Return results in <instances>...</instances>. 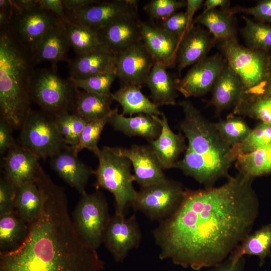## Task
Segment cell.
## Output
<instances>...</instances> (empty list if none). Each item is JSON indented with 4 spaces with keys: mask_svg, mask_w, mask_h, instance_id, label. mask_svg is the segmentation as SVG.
I'll list each match as a JSON object with an SVG mask.
<instances>
[{
    "mask_svg": "<svg viewBox=\"0 0 271 271\" xmlns=\"http://www.w3.org/2000/svg\"><path fill=\"white\" fill-rule=\"evenodd\" d=\"M253 180L238 173L219 187L186 189L177 210L153 231L159 258L195 270L227 259L258 214Z\"/></svg>",
    "mask_w": 271,
    "mask_h": 271,
    "instance_id": "6da1fadb",
    "label": "cell"
},
{
    "mask_svg": "<svg viewBox=\"0 0 271 271\" xmlns=\"http://www.w3.org/2000/svg\"><path fill=\"white\" fill-rule=\"evenodd\" d=\"M43 205L17 248L0 252V271H102L104 262L73 225L64 189L53 182L40 186Z\"/></svg>",
    "mask_w": 271,
    "mask_h": 271,
    "instance_id": "7a4b0ae2",
    "label": "cell"
},
{
    "mask_svg": "<svg viewBox=\"0 0 271 271\" xmlns=\"http://www.w3.org/2000/svg\"><path fill=\"white\" fill-rule=\"evenodd\" d=\"M184 117L179 128L187 140L183 157L175 168L205 187H213L219 179L228 178L236 161L232 147L221 138L209 121L189 100L179 102Z\"/></svg>",
    "mask_w": 271,
    "mask_h": 271,
    "instance_id": "3957f363",
    "label": "cell"
},
{
    "mask_svg": "<svg viewBox=\"0 0 271 271\" xmlns=\"http://www.w3.org/2000/svg\"><path fill=\"white\" fill-rule=\"evenodd\" d=\"M36 63L32 50L11 26L0 31L1 118L13 128H21L32 110L30 87Z\"/></svg>",
    "mask_w": 271,
    "mask_h": 271,
    "instance_id": "277c9868",
    "label": "cell"
},
{
    "mask_svg": "<svg viewBox=\"0 0 271 271\" xmlns=\"http://www.w3.org/2000/svg\"><path fill=\"white\" fill-rule=\"evenodd\" d=\"M96 157L98 166L94 171L96 188L111 193L115 201V213L125 214L137 192L133 185L134 178L130 172L131 164L114 147H103Z\"/></svg>",
    "mask_w": 271,
    "mask_h": 271,
    "instance_id": "5b68a950",
    "label": "cell"
},
{
    "mask_svg": "<svg viewBox=\"0 0 271 271\" xmlns=\"http://www.w3.org/2000/svg\"><path fill=\"white\" fill-rule=\"evenodd\" d=\"M57 66L35 70L30 87L31 100L52 117L73 112L79 91L69 78L60 76Z\"/></svg>",
    "mask_w": 271,
    "mask_h": 271,
    "instance_id": "8992f818",
    "label": "cell"
},
{
    "mask_svg": "<svg viewBox=\"0 0 271 271\" xmlns=\"http://www.w3.org/2000/svg\"><path fill=\"white\" fill-rule=\"evenodd\" d=\"M220 46L227 64L240 80L242 95L249 93L266 80L271 57L268 52L245 47L237 39L220 42Z\"/></svg>",
    "mask_w": 271,
    "mask_h": 271,
    "instance_id": "52a82bcc",
    "label": "cell"
},
{
    "mask_svg": "<svg viewBox=\"0 0 271 271\" xmlns=\"http://www.w3.org/2000/svg\"><path fill=\"white\" fill-rule=\"evenodd\" d=\"M111 217L102 193L82 194L73 213L72 221L81 239L97 249L103 243L104 234Z\"/></svg>",
    "mask_w": 271,
    "mask_h": 271,
    "instance_id": "ba28073f",
    "label": "cell"
},
{
    "mask_svg": "<svg viewBox=\"0 0 271 271\" xmlns=\"http://www.w3.org/2000/svg\"><path fill=\"white\" fill-rule=\"evenodd\" d=\"M185 189L176 181L166 180L137 191L131 206L152 221L159 222L170 217L181 205Z\"/></svg>",
    "mask_w": 271,
    "mask_h": 271,
    "instance_id": "9c48e42d",
    "label": "cell"
},
{
    "mask_svg": "<svg viewBox=\"0 0 271 271\" xmlns=\"http://www.w3.org/2000/svg\"><path fill=\"white\" fill-rule=\"evenodd\" d=\"M20 145L39 158H50L68 147L59 132L53 117L31 110L22 127Z\"/></svg>",
    "mask_w": 271,
    "mask_h": 271,
    "instance_id": "30bf717a",
    "label": "cell"
},
{
    "mask_svg": "<svg viewBox=\"0 0 271 271\" xmlns=\"http://www.w3.org/2000/svg\"><path fill=\"white\" fill-rule=\"evenodd\" d=\"M69 22L100 30L125 18L137 16L138 1H100L76 12L65 11Z\"/></svg>",
    "mask_w": 271,
    "mask_h": 271,
    "instance_id": "8fae6325",
    "label": "cell"
},
{
    "mask_svg": "<svg viewBox=\"0 0 271 271\" xmlns=\"http://www.w3.org/2000/svg\"><path fill=\"white\" fill-rule=\"evenodd\" d=\"M142 234L134 214L128 217L115 213L111 217L106 228L103 243L114 261L122 262L128 252L139 247Z\"/></svg>",
    "mask_w": 271,
    "mask_h": 271,
    "instance_id": "7c38bea8",
    "label": "cell"
},
{
    "mask_svg": "<svg viewBox=\"0 0 271 271\" xmlns=\"http://www.w3.org/2000/svg\"><path fill=\"white\" fill-rule=\"evenodd\" d=\"M226 63L219 53L206 57L193 65L183 78L175 79L176 90L186 98L205 95L212 90Z\"/></svg>",
    "mask_w": 271,
    "mask_h": 271,
    "instance_id": "4fadbf2b",
    "label": "cell"
},
{
    "mask_svg": "<svg viewBox=\"0 0 271 271\" xmlns=\"http://www.w3.org/2000/svg\"><path fill=\"white\" fill-rule=\"evenodd\" d=\"M62 21L55 14L38 6L29 10L13 12L11 27L19 39L32 51L40 39Z\"/></svg>",
    "mask_w": 271,
    "mask_h": 271,
    "instance_id": "5bb4252c",
    "label": "cell"
},
{
    "mask_svg": "<svg viewBox=\"0 0 271 271\" xmlns=\"http://www.w3.org/2000/svg\"><path fill=\"white\" fill-rule=\"evenodd\" d=\"M155 62L142 41L116 55L117 78L122 84L141 87Z\"/></svg>",
    "mask_w": 271,
    "mask_h": 271,
    "instance_id": "9a60e30c",
    "label": "cell"
},
{
    "mask_svg": "<svg viewBox=\"0 0 271 271\" xmlns=\"http://www.w3.org/2000/svg\"><path fill=\"white\" fill-rule=\"evenodd\" d=\"M116 148L119 154L130 161L133 169L134 181L141 187L168 179L150 145H133L129 148Z\"/></svg>",
    "mask_w": 271,
    "mask_h": 271,
    "instance_id": "2e32d148",
    "label": "cell"
},
{
    "mask_svg": "<svg viewBox=\"0 0 271 271\" xmlns=\"http://www.w3.org/2000/svg\"><path fill=\"white\" fill-rule=\"evenodd\" d=\"M49 163L51 168L69 186L81 195L86 193V185L95 171L82 162L70 147L51 157Z\"/></svg>",
    "mask_w": 271,
    "mask_h": 271,
    "instance_id": "e0dca14e",
    "label": "cell"
},
{
    "mask_svg": "<svg viewBox=\"0 0 271 271\" xmlns=\"http://www.w3.org/2000/svg\"><path fill=\"white\" fill-rule=\"evenodd\" d=\"M142 40L155 61L167 68L176 63L181 40L161 26L141 22Z\"/></svg>",
    "mask_w": 271,
    "mask_h": 271,
    "instance_id": "ac0fdd59",
    "label": "cell"
},
{
    "mask_svg": "<svg viewBox=\"0 0 271 271\" xmlns=\"http://www.w3.org/2000/svg\"><path fill=\"white\" fill-rule=\"evenodd\" d=\"M35 154L17 144L4 159L5 176L17 188L35 181L41 167Z\"/></svg>",
    "mask_w": 271,
    "mask_h": 271,
    "instance_id": "d6986e66",
    "label": "cell"
},
{
    "mask_svg": "<svg viewBox=\"0 0 271 271\" xmlns=\"http://www.w3.org/2000/svg\"><path fill=\"white\" fill-rule=\"evenodd\" d=\"M68 63L69 78L83 79L116 71V55L101 45L91 52L77 55Z\"/></svg>",
    "mask_w": 271,
    "mask_h": 271,
    "instance_id": "ffe728a7",
    "label": "cell"
},
{
    "mask_svg": "<svg viewBox=\"0 0 271 271\" xmlns=\"http://www.w3.org/2000/svg\"><path fill=\"white\" fill-rule=\"evenodd\" d=\"M141 21L138 16L121 19L98 30L102 45L115 55L142 41Z\"/></svg>",
    "mask_w": 271,
    "mask_h": 271,
    "instance_id": "44dd1931",
    "label": "cell"
},
{
    "mask_svg": "<svg viewBox=\"0 0 271 271\" xmlns=\"http://www.w3.org/2000/svg\"><path fill=\"white\" fill-rule=\"evenodd\" d=\"M216 42L208 31L194 25L185 34L178 47L176 64L179 75L187 67L207 57Z\"/></svg>",
    "mask_w": 271,
    "mask_h": 271,
    "instance_id": "7402d4cb",
    "label": "cell"
},
{
    "mask_svg": "<svg viewBox=\"0 0 271 271\" xmlns=\"http://www.w3.org/2000/svg\"><path fill=\"white\" fill-rule=\"evenodd\" d=\"M155 117L161 130L156 139L149 142L150 145L163 169L175 168L180 155L186 148L185 138L181 132L176 133L171 129L163 112L160 116Z\"/></svg>",
    "mask_w": 271,
    "mask_h": 271,
    "instance_id": "603a6c76",
    "label": "cell"
},
{
    "mask_svg": "<svg viewBox=\"0 0 271 271\" xmlns=\"http://www.w3.org/2000/svg\"><path fill=\"white\" fill-rule=\"evenodd\" d=\"M65 24L62 21L47 31L37 42L32 51L36 63L49 61L57 64L69 62L68 53L70 48Z\"/></svg>",
    "mask_w": 271,
    "mask_h": 271,
    "instance_id": "cb8c5ba5",
    "label": "cell"
},
{
    "mask_svg": "<svg viewBox=\"0 0 271 271\" xmlns=\"http://www.w3.org/2000/svg\"><path fill=\"white\" fill-rule=\"evenodd\" d=\"M212 90V97L207 106L214 107L218 115L224 110L234 107L241 98L243 93L241 82L227 62Z\"/></svg>",
    "mask_w": 271,
    "mask_h": 271,
    "instance_id": "d4e9b609",
    "label": "cell"
},
{
    "mask_svg": "<svg viewBox=\"0 0 271 271\" xmlns=\"http://www.w3.org/2000/svg\"><path fill=\"white\" fill-rule=\"evenodd\" d=\"M155 116L139 114L135 116L126 117L119 114L115 108L112 110L108 123L115 130L128 137L145 138L149 142L156 139L161 130V126Z\"/></svg>",
    "mask_w": 271,
    "mask_h": 271,
    "instance_id": "484cf974",
    "label": "cell"
},
{
    "mask_svg": "<svg viewBox=\"0 0 271 271\" xmlns=\"http://www.w3.org/2000/svg\"><path fill=\"white\" fill-rule=\"evenodd\" d=\"M167 67L155 61L146 81L152 101L157 106L173 105L178 96L175 79L167 70Z\"/></svg>",
    "mask_w": 271,
    "mask_h": 271,
    "instance_id": "4316f807",
    "label": "cell"
},
{
    "mask_svg": "<svg viewBox=\"0 0 271 271\" xmlns=\"http://www.w3.org/2000/svg\"><path fill=\"white\" fill-rule=\"evenodd\" d=\"M140 87L122 84L115 92L111 94L113 100L121 106L122 114L131 116L134 114H146L160 116L162 112L159 106L148 98L141 91Z\"/></svg>",
    "mask_w": 271,
    "mask_h": 271,
    "instance_id": "83f0119b",
    "label": "cell"
},
{
    "mask_svg": "<svg viewBox=\"0 0 271 271\" xmlns=\"http://www.w3.org/2000/svg\"><path fill=\"white\" fill-rule=\"evenodd\" d=\"M246 255L257 256L260 267L264 265L267 258L271 257V223L248 234L228 258L237 261Z\"/></svg>",
    "mask_w": 271,
    "mask_h": 271,
    "instance_id": "f1b7e54d",
    "label": "cell"
},
{
    "mask_svg": "<svg viewBox=\"0 0 271 271\" xmlns=\"http://www.w3.org/2000/svg\"><path fill=\"white\" fill-rule=\"evenodd\" d=\"M110 95L79 91L73 113L86 122L109 116L113 109Z\"/></svg>",
    "mask_w": 271,
    "mask_h": 271,
    "instance_id": "f546056e",
    "label": "cell"
},
{
    "mask_svg": "<svg viewBox=\"0 0 271 271\" xmlns=\"http://www.w3.org/2000/svg\"><path fill=\"white\" fill-rule=\"evenodd\" d=\"M229 9H215L200 15L193 21V25L205 26L215 40L222 42L236 40L233 15Z\"/></svg>",
    "mask_w": 271,
    "mask_h": 271,
    "instance_id": "4dcf8cb0",
    "label": "cell"
},
{
    "mask_svg": "<svg viewBox=\"0 0 271 271\" xmlns=\"http://www.w3.org/2000/svg\"><path fill=\"white\" fill-rule=\"evenodd\" d=\"M29 224L15 210L0 216V252L13 250L25 240Z\"/></svg>",
    "mask_w": 271,
    "mask_h": 271,
    "instance_id": "1f68e13d",
    "label": "cell"
},
{
    "mask_svg": "<svg viewBox=\"0 0 271 271\" xmlns=\"http://www.w3.org/2000/svg\"><path fill=\"white\" fill-rule=\"evenodd\" d=\"M43 201L42 192L36 180L16 188L15 210L29 224L39 215Z\"/></svg>",
    "mask_w": 271,
    "mask_h": 271,
    "instance_id": "d6a6232c",
    "label": "cell"
},
{
    "mask_svg": "<svg viewBox=\"0 0 271 271\" xmlns=\"http://www.w3.org/2000/svg\"><path fill=\"white\" fill-rule=\"evenodd\" d=\"M235 165L239 173L253 180L271 175V145L239 156Z\"/></svg>",
    "mask_w": 271,
    "mask_h": 271,
    "instance_id": "836d02e7",
    "label": "cell"
},
{
    "mask_svg": "<svg viewBox=\"0 0 271 271\" xmlns=\"http://www.w3.org/2000/svg\"><path fill=\"white\" fill-rule=\"evenodd\" d=\"M64 23L70 47L77 55L91 52L102 45L98 30L70 22Z\"/></svg>",
    "mask_w": 271,
    "mask_h": 271,
    "instance_id": "e575fe53",
    "label": "cell"
},
{
    "mask_svg": "<svg viewBox=\"0 0 271 271\" xmlns=\"http://www.w3.org/2000/svg\"><path fill=\"white\" fill-rule=\"evenodd\" d=\"M233 114L248 116L271 125V96L242 95L234 107Z\"/></svg>",
    "mask_w": 271,
    "mask_h": 271,
    "instance_id": "d590c367",
    "label": "cell"
},
{
    "mask_svg": "<svg viewBox=\"0 0 271 271\" xmlns=\"http://www.w3.org/2000/svg\"><path fill=\"white\" fill-rule=\"evenodd\" d=\"M213 124L223 140L231 147L242 142L251 131L243 119L233 114Z\"/></svg>",
    "mask_w": 271,
    "mask_h": 271,
    "instance_id": "8d00e7d4",
    "label": "cell"
},
{
    "mask_svg": "<svg viewBox=\"0 0 271 271\" xmlns=\"http://www.w3.org/2000/svg\"><path fill=\"white\" fill-rule=\"evenodd\" d=\"M245 24L241 30L247 47L268 52L271 50V26L243 16Z\"/></svg>",
    "mask_w": 271,
    "mask_h": 271,
    "instance_id": "74e56055",
    "label": "cell"
},
{
    "mask_svg": "<svg viewBox=\"0 0 271 271\" xmlns=\"http://www.w3.org/2000/svg\"><path fill=\"white\" fill-rule=\"evenodd\" d=\"M59 132L68 146L72 148L78 143L87 122L76 115L65 112L53 117Z\"/></svg>",
    "mask_w": 271,
    "mask_h": 271,
    "instance_id": "f35d334b",
    "label": "cell"
},
{
    "mask_svg": "<svg viewBox=\"0 0 271 271\" xmlns=\"http://www.w3.org/2000/svg\"><path fill=\"white\" fill-rule=\"evenodd\" d=\"M271 145V125L260 122L251 131L242 142L232 147L236 158Z\"/></svg>",
    "mask_w": 271,
    "mask_h": 271,
    "instance_id": "ab89813d",
    "label": "cell"
},
{
    "mask_svg": "<svg viewBox=\"0 0 271 271\" xmlns=\"http://www.w3.org/2000/svg\"><path fill=\"white\" fill-rule=\"evenodd\" d=\"M110 115L87 122L79 137L78 144L75 147H71L75 155H78L82 150L87 149L97 156L100 149L97 144L104 126L109 122Z\"/></svg>",
    "mask_w": 271,
    "mask_h": 271,
    "instance_id": "60d3db41",
    "label": "cell"
},
{
    "mask_svg": "<svg viewBox=\"0 0 271 271\" xmlns=\"http://www.w3.org/2000/svg\"><path fill=\"white\" fill-rule=\"evenodd\" d=\"M117 78V72L113 71L83 79L69 78L77 88L91 93L110 95L111 85Z\"/></svg>",
    "mask_w": 271,
    "mask_h": 271,
    "instance_id": "b9f144b4",
    "label": "cell"
},
{
    "mask_svg": "<svg viewBox=\"0 0 271 271\" xmlns=\"http://www.w3.org/2000/svg\"><path fill=\"white\" fill-rule=\"evenodd\" d=\"M186 6L185 1L152 0L145 6L144 10L150 19L162 21Z\"/></svg>",
    "mask_w": 271,
    "mask_h": 271,
    "instance_id": "7bdbcfd3",
    "label": "cell"
},
{
    "mask_svg": "<svg viewBox=\"0 0 271 271\" xmlns=\"http://www.w3.org/2000/svg\"><path fill=\"white\" fill-rule=\"evenodd\" d=\"M234 15L242 13L252 16L260 23H268L271 24V0H261L250 7L236 6L230 9Z\"/></svg>",
    "mask_w": 271,
    "mask_h": 271,
    "instance_id": "ee69618b",
    "label": "cell"
},
{
    "mask_svg": "<svg viewBox=\"0 0 271 271\" xmlns=\"http://www.w3.org/2000/svg\"><path fill=\"white\" fill-rule=\"evenodd\" d=\"M16 187L5 176L0 180V216L15 210Z\"/></svg>",
    "mask_w": 271,
    "mask_h": 271,
    "instance_id": "f6af8a7d",
    "label": "cell"
},
{
    "mask_svg": "<svg viewBox=\"0 0 271 271\" xmlns=\"http://www.w3.org/2000/svg\"><path fill=\"white\" fill-rule=\"evenodd\" d=\"M187 17L185 12H176L162 21L161 27L181 41L186 33Z\"/></svg>",
    "mask_w": 271,
    "mask_h": 271,
    "instance_id": "bcb514c9",
    "label": "cell"
},
{
    "mask_svg": "<svg viewBox=\"0 0 271 271\" xmlns=\"http://www.w3.org/2000/svg\"><path fill=\"white\" fill-rule=\"evenodd\" d=\"M12 127L4 119H0V153L3 154L15 146V143L12 134Z\"/></svg>",
    "mask_w": 271,
    "mask_h": 271,
    "instance_id": "7dc6e473",
    "label": "cell"
},
{
    "mask_svg": "<svg viewBox=\"0 0 271 271\" xmlns=\"http://www.w3.org/2000/svg\"><path fill=\"white\" fill-rule=\"evenodd\" d=\"M39 6L55 14L64 22H69L61 0H39Z\"/></svg>",
    "mask_w": 271,
    "mask_h": 271,
    "instance_id": "c3c4849f",
    "label": "cell"
},
{
    "mask_svg": "<svg viewBox=\"0 0 271 271\" xmlns=\"http://www.w3.org/2000/svg\"><path fill=\"white\" fill-rule=\"evenodd\" d=\"M245 262L244 257L237 261L227 258L221 263L210 267L208 271H244Z\"/></svg>",
    "mask_w": 271,
    "mask_h": 271,
    "instance_id": "681fc988",
    "label": "cell"
},
{
    "mask_svg": "<svg viewBox=\"0 0 271 271\" xmlns=\"http://www.w3.org/2000/svg\"><path fill=\"white\" fill-rule=\"evenodd\" d=\"M204 3L203 0H187L186 1V9L185 12L187 17V26L186 33H188L193 25V17L196 11Z\"/></svg>",
    "mask_w": 271,
    "mask_h": 271,
    "instance_id": "f907efd6",
    "label": "cell"
},
{
    "mask_svg": "<svg viewBox=\"0 0 271 271\" xmlns=\"http://www.w3.org/2000/svg\"><path fill=\"white\" fill-rule=\"evenodd\" d=\"M97 0H62L65 11L76 12L81 10L91 4L96 3Z\"/></svg>",
    "mask_w": 271,
    "mask_h": 271,
    "instance_id": "816d5d0a",
    "label": "cell"
},
{
    "mask_svg": "<svg viewBox=\"0 0 271 271\" xmlns=\"http://www.w3.org/2000/svg\"><path fill=\"white\" fill-rule=\"evenodd\" d=\"M245 95H265L271 96V57L269 71L266 80L250 92Z\"/></svg>",
    "mask_w": 271,
    "mask_h": 271,
    "instance_id": "f5cc1de1",
    "label": "cell"
},
{
    "mask_svg": "<svg viewBox=\"0 0 271 271\" xmlns=\"http://www.w3.org/2000/svg\"><path fill=\"white\" fill-rule=\"evenodd\" d=\"M12 3L13 12L29 10L39 6V0H14Z\"/></svg>",
    "mask_w": 271,
    "mask_h": 271,
    "instance_id": "db71d44e",
    "label": "cell"
},
{
    "mask_svg": "<svg viewBox=\"0 0 271 271\" xmlns=\"http://www.w3.org/2000/svg\"><path fill=\"white\" fill-rule=\"evenodd\" d=\"M230 5V1L228 0H206L204 3V9L201 15L217 9L218 7L221 9H229Z\"/></svg>",
    "mask_w": 271,
    "mask_h": 271,
    "instance_id": "11a10c76",
    "label": "cell"
}]
</instances>
